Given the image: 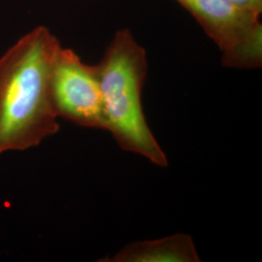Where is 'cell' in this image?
Here are the masks:
<instances>
[{
  "mask_svg": "<svg viewBox=\"0 0 262 262\" xmlns=\"http://www.w3.org/2000/svg\"><path fill=\"white\" fill-rule=\"evenodd\" d=\"M103 99L105 130L125 151L136 154L159 167L168 160L148 125L142 92L148 72L145 49L128 29L116 32L97 64Z\"/></svg>",
  "mask_w": 262,
  "mask_h": 262,
  "instance_id": "2",
  "label": "cell"
},
{
  "mask_svg": "<svg viewBox=\"0 0 262 262\" xmlns=\"http://www.w3.org/2000/svg\"><path fill=\"white\" fill-rule=\"evenodd\" d=\"M225 53L262 28L260 16L229 0H176Z\"/></svg>",
  "mask_w": 262,
  "mask_h": 262,
  "instance_id": "4",
  "label": "cell"
},
{
  "mask_svg": "<svg viewBox=\"0 0 262 262\" xmlns=\"http://www.w3.org/2000/svg\"><path fill=\"white\" fill-rule=\"evenodd\" d=\"M112 262H199L191 236L177 233L150 241L125 245L115 253Z\"/></svg>",
  "mask_w": 262,
  "mask_h": 262,
  "instance_id": "5",
  "label": "cell"
},
{
  "mask_svg": "<svg viewBox=\"0 0 262 262\" xmlns=\"http://www.w3.org/2000/svg\"><path fill=\"white\" fill-rule=\"evenodd\" d=\"M235 4L243 7L254 13L257 16H260L262 13V0H229Z\"/></svg>",
  "mask_w": 262,
  "mask_h": 262,
  "instance_id": "7",
  "label": "cell"
},
{
  "mask_svg": "<svg viewBox=\"0 0 262 262\" xmlns=\"http://www.w3.org/2000/svg\"><path fill=\"white\" fill-rule=\"evenodd\" d=\"M59 47L47 28L37 27L0 57V155L37 147L59 130L50 88Z\"/></svg>",
  "mask_w": 262,
  "mask_h": 262,
  "instance_id": "1",
  "label": "cell"
},
{
  "mask_svg": "<svg viewBox=\"0 0 262 262\" xmlns=\"http://www.w3.org/2000/svg\"><path fill=\"white\" fill-rule=\"evenodd\" d=\"M51 97L57 117L82 127L105 129L103 99L97 66H88L61 46L54 57Z\"/></svg>",
  "mask_w": 262,
  "mask_h": 262,
  "instance_id": "3",
  "label": "cell"
},
{
  "mask_svg": "<svg viewBox=\"0 0 262 262\" xmlns=\"http://www.w3.org/2000/svg\"><path fill=\"white\" fill-rule=\"evenodd\" d=\"M222 63L225 67L255 69L262 66V28L255 30L231 50L223 53Z\"/></svg>",
  "mask_w": 262,
  "mask_h": 262,
  "instance_id": "6",
  "label": "cell"
}]
</instances>
